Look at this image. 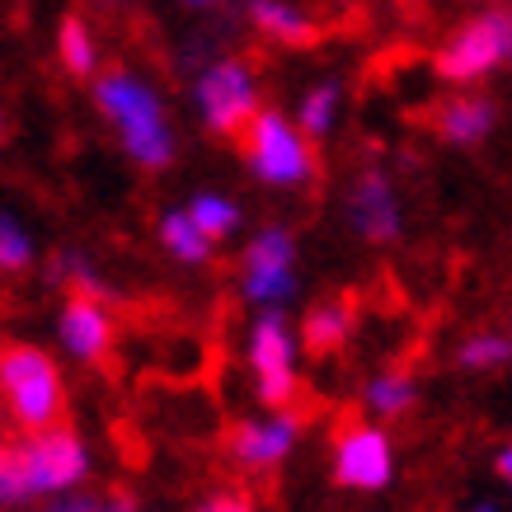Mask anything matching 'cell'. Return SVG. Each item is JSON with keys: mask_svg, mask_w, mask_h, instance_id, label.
<instances>
[{"mask_svg": "<svg viewBox=\"0 0 512 512\" xmlns=\"http://www.w3.org/2000/svg\"><path fill=\"white\" fill-rule=\"evenodd\" d=\"M94 109L104 113L123 156L137 170H165L174 160V127L165 118V99L132 66H109L94 80Z\"/></svg>", "mask_w": 512, "mask_h": 512, "instance_id": "1", "label": "cell"}, {"mask_svg": "<svg viewBox=\"0 0 512 512\" xmlns=\"http://www.w3.org/2000/svg\"><path fill=\"white\" fill-rule=\"evenodd\" d=\"M0 404L19 433H43L66 419V376L57 357L33 343L0 348Z\"/></svg>", "mask_w": 512, "mask_h": 512, "instance_id": "2", "label": "cell"}, {"mask_svg": "<svg viewBox=\"0 0 512 512\" xmlns=\"http://www.w3.org/2000/svg\"><path fill=\"white\" fill-rule=\"evenodd\" d=\"M240 156H245L249 174L268 188H306L320 170L315 137H306V127L278 109H264L245 127Z\"/></svg>", "mask_w": 512, "mask_h": 512, "instance_id": "3", "label": "cell"}, {"mask_svg": "<svg viewBox=\"0 0 512 512\" xmlns=\"http://www.w3.org/2000/svg\"><path fill=\"white\" fill-rule=\"evenodd\" d=\"M193 109H198V123L212 132V137L240 141L245 127L264 113V94H259V76L245 57H217L207 62L193 80Z\"/></svg>", "mask_w": 512, "mask_h": 512, "instance_id": "4", "label": "cell"}, {"mask_svg": "<svg viewBox=\"0 0 512 512\" xmlns=\"http://www.w3.org/2000/svg\"><path fill=\"white\" fill-rule=\"evenodd\" d=\"M433 66L451 85H470V80H484L503 71V66H512V10H489V15L466 19L442 43Z\"/></svg>", "mask_w": 512, "mask_h": 512, "instance_id": "5", "label": "cell"}, {"mask_svg": "<svg viewBox=\"0 0 512 512\" xmlns=\"http://www.w3.org/2000/svg\"><path fill=\"white\" fill-rule=\"evenodd\" d=\"M296 235L287 226H264L240 254V296L249 306H287L296 296Z\"/></svg>", "mask_w": 512, "mask_h": 512, "instance_id": "6", "label": "cell"}, {"mask_svg": "<svg viewBox=\"0 0 512 512\" xmlns=\"http://www.w3.org/2000/svg\"><path fill=\"white\" fill-rule=\"evenodd\" d=\"M24 470H29L33 498L47 494H76L90 480V447L76 428H43V433H24Z\"/></svg>", "mask_w": 512, "mask_h": 512, "instance_id": "7", "label": "cell"}, {"mask_svg": "<svg viewBox=\"0 0 512 512\" xmlns=\"http://www.w3.org/2000/svg\"><path fill=\"white\" fill-rule=\"evenodd\" d=\"M395 480V447L381 423L348 419L334 433V484L357 489V494H376Z\"/></svg>", "mask_w": 512, "mask_h": 512, "instance_id": "8", "label": "cell"}, {"mask_svg": "<svg viewBox=\"0 0 512 512\" xmlns=\"http://www.w3.org/2000/svg\"><path fill=\"white\" fill-rule=\"evenodd\" d=\"M343 221L362 245H395L404 235V202L395 193V179L376 165L357 170L343 193Z\"/></svg>", "mask_w": 512, "mask_h": 512, "instance_id": "9", "label": "cell"}, {"mask_svg": "<svg viewBox=\"0 0 512 512\" xmlns=\"http://www.w3.org/2000/svg\"><path fill=\"white\" fill-rule=\"evenodd\" d=\"M306 433V414L301 409H268L264 419H240L226 437V451H231V461L249 475H264V470H278L287 456L296 451Z\"/></svg>", "mask_w": 512, "mask_h": 512, "instance_id": "10", "label": "cell"}, {"mask_svg": "<svg viewBox=\"0 0 512 512\" xmlns=\"http://www.w3.org/2000/svg\"><path fill=\"white\" fill-rule=\"evenodd\" d=\"M57 339H62L66 357H76L80 367H99V362H109L113 339H118L113 315H109V301L71 292L62 301V315H57Z\"/></svg>", "mask_w": 512, "mask_h": 512, "instance_id": "11", "label": "cell"}, {"mask_svg": "<svg viewBox=\"0 0 512 512\" xmlns=\"http://www.w3.org/2000/svg\"><path fill=\"white\" fill-rule=\"evenodd\" d=\"M301 348V329H292V320L282 315V306H268L249 320V339H245V357L254 376H273V372H296V357Z\"/></svg>", "mask_w": 512, "mask_h": 512, "instance_id": "12", "label": "cell"}, {"mask_svg": "<svg viewBox=\"0 0 512 512\" xmlns=\"http://www.w3.org/2000/svg\"><path fill=\"white\" fill-rule=\"evenodd\" d=\"M498 127V109L494 99H484V94H451V99H442L437 104V132H442V141H451V146H480V141L494 137Z\"/></svg>", "mask_w": 512, "mask_h": 512, "instance_id": "13", "label": "cell"}, {"mask_svg": "<svg viewBox=\"0 0 512 512\" xmlns=\"http://www.w3.org/2000/svg\"><path fill=\"white\" fill-rule=\"evenodd\" d=\"M353 325H357L353 306L343 296H329V301L311 306L306 320H301V348L311 357H334L343 353V343L353 339Z\"/></svg>", "mask_w": 512, "mask_h": 512, "instance_id": "14", "label": "cell"}, {"mask_svg": "<svg viewBox=\"0 0 512 512\" xmlns=\"http://www.w3.org/2000/svg\"><path fill=\"white\" fill-rule=\"evenodd\" d=\"M249 24L282 47H315L320 29L296 0H249Z\"/></svg>", "mask_w": 512, "mask_h": 512, "instance_id": "15", "label": "cell"}, {"mask_svg": "<svg viewBox=\"0 0 512 512\" xmlns=\"http://www.w3.org/2000/svg\"><path fill=\"white\" fill-rule=\"evenodd\" d=\"M160 249L170 254L174 264L202 268V264H212L217 240H212L198 221L188 217V207H174V212H165V217H160Z\"/></svg>", "mask_w": 512, "mask_h": 512, "instance_id": "16", "label": "cell"}, {"mask_svg": "<svg viewBox=\"0 0 512 512\" xmlns=\"http://www.w3.org/2000/svg\"><path fill=\"white\" fill-rule=\"evenodd\" d=\"M362 404H367V414L376 419H404L414 404H419V381L400 367H386V372H376L362 390Z\"/></svg>", "mask_w": 512, "mask_h": 512, "instance_id": "17", "label": "cell"}, {"mask_svg": "<svg viewBox=\"0 0 512 512\" xmlns=\"http://www.w3.org/2000/svg\"><path fill=\"white\" fill-rule=\"evenodd\" d=\"M339 113H343V85L339 80H315L311 90L296 99V123L306 127V137L325 141L334 127H339Z\"/></svg>", "mask_w": 512, "mask_h": 512, "instance_id": "18", "label": "cell"}, {"mask_svg": "<svg viewBox=\"0 0 512 512\" xmlns=\"http://www.w3.org/2000/svg\"><path fill=\"white\" fill-rule=\"evenodd\" d=\"M57 57H62V66L80 80H90L94 71H99V43H94L90 24L80 15H66L62 24H57Z\"/></svg>", "mask_w": 512, "mask_h": 512, "instance_id": "19", "label": "cell"}, {"mask_svg": "<svg viewBox=\"0 0 512 512\" xmlns=\"http://www.w3.org/2000/svg\"><path fill=\"white\" fill-rule=\"evenodd\" d=\"M512 362V334H494V329H484V334H470L461 339L456 348V367L461 372H498V367H508Z\"/></svg>", "mask_w": 512, "mask_h": 512, "instance_id": "20", "label": "cell"}, {"mask_svg": "<svg viewBox=\"0 0 512 512\" xmlns=\"http://www.w3.org/2000/svg\"><path fill=\"white\" fill-rule=\"evenodd\" d=\"M188 217L198 221L212 240H226V235L240 231V202L226 198V193L202 188V193H193V198H188Z\"/></svg>", "mask_w": 512, "mask_h": 512, "instance_id": "21", "label": "cell"}, {"mask_svg": "<svg viewBox=\"0 0 512 512\" xmlns=\"http://www.w3.org/2000/svg\"><path fill=\"white\" fill-rule=\"evenodd\" d=\"M38 249H33V235L29 226L15 217V212H0V273H29Z\"/></svg>", "mask_w": 512, "mask_h": 512, "instance_id": "22", "label": "cell"}, {"mask_svg": "<svg viewBox=\"0 0 512 512\" xmlns=\"http://www.w3.org/2000/svg\"><path fill=\"white\" fill-rule=\"evenodd\" d=\"M33 498L29 470H24V447L19 442H0V508H19Z\"/></svg>", "mask_w": 512, "mask_h": 512, "instance_id": "23", "label": "cell"}, {"mask_svg": "<svg viewBox=\"0 0 512 512\" xmlns=\"http://www.w3.org/2000/svg\"><path fill=\"white\" fill-rule=\"evenodd\" d=\"M57 273H62V278L71 282L80 296H99V301H109V282L99 278V273L90 268V259H85V254H76V249H66L62 259H57Z\"/></svg>", "mask_w": 512, "mask_h": 512, "instance_id": "24", "label": "cell"}, {"mask_svg": "<svg viewBox=\"0 0 512 512\" xmlns=\"http://www.w3.org/2000/svg\"><path fill=\"white\" fill-rule=\"evenodd\" d=\"M259 404L264 409H292L301 400V372H273V376H259Z\"/></svg>", "mask_w": 512, "mask_h": 512, "instance_id": "25", "label": "cell"}, {"mask_svg": "<svg viewBox=\"0 0 512 512\" xmlns=\"http://www.w3.org/2000/svg\"><path fill=\"white\" fill-rule=\"evenodd\" d=\"M193 512H259V503L249 494H235V489H221V494H212V498H202Z\"/></svg>", "mask_w": 512, "mask_h": 512, "instance_id": "26", "label": "cell"}, {"mask_svg": "<svg viewBox=\"0 0 512 512\" xmlns=\"http://www.w3.org/2000/svg\"><path fill=\"white\" fill-rule=\"evenodd\" d=\"M99 512H137V498L123 494V489H113V494L99 498Z\"/></svg>", "mask_w": 512, "mask_h": 512, "instance_id": "27", "label": "cell"}, {"mask_svg": "<svg viewBox=\"0 0 512 512\" xmlns=\"http://www.w3.org/2000/svg\"><path fill=\"white\" fill-rule=\"evenodd\" d=\"M52 512H99V498H62V503H57V508Z\"/></svg>", "mask_w": 512, "mask_h": 512, "instance_id": "28", "label": "cell"}, {"mask_svg": "<svg viewBox=\"0 0 512 512\" xmlns=\"http://www.w3.org/2000/svg\"><path fill=\"white\" fill-rule=\"evenodd\" d=\"M498 475H503V484L512 489V442L503 451H498Z\"/></svg>", "mask_w": 512, "mask_h": 512, "instance_id": "29", "label": "cell"}, {"mask_svg": "<svg viewBox=\"0 0 512 512\" xmlns=\"http://www.w3.org/2000/svg\"><path fill=\"white\" fill-rule=\"evenodd\" d=\"M184 5H193V10H202V5H217V0H184Z\"/></svg>", "mask_w": 512, "mask_h": 512, "instance_id": "30", "label": "cell"}, {"mask_svg": "<svg viewBox=\"0 0 512 512\" xmlns=\"http://www.w3.org/2000/svg\"><path fill=\"white\" fill-rule=\"evenodd\" d=\"M470 512H498V508H494V503H475V508H470Z\"/></svg>", "mask_w": 512, "mask_h": 512, "instance_id": "31", "label": "cell"}, {"mask_svg": "<svg viewBox=\"0 0 512 512\" xmlns=\"http://www.w3.org/2000/svg\"><path fill=\"white\" fill-rule=\"evenodd\" d=\"M0 127H5V123H0Z\"/></svg>", "mask_w": 512, "mask_h": 512, "instance_id": "32", "label": "cell"}]
</instances>
